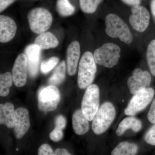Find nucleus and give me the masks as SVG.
Masks as SVG:
<instances>
[{"label": "nucleus", "mask_w": 155, "mask_h": 155, "mask_svg": "<svg viewBox=\"0 0 155 155\" xmlns=\"http://www.w3.org/2000/svg\"><path fill=\"white\" fill-rule=\"evenodd\" d=\"M106 32L113 38H118L121 41L130 44L133 37L129 27L120 17L116 14H108L105 18Z\"/></svg>", "instance_id": "1"}, {"label": "nucleus", "mask_w": 155, "mask_h": 155, "mask_svg": "<svg viewBox=\"0 0 155 155\" xmlns=\"http://www.w3.org/2000/svg\"><path fill=\"white\" fill-rule=\"evenodd\" d=\"M96 63L93 54L89 51L84 53L78 66L77 82L79 88L83 89L91 85L97 72Z\"/></svg>", "instance_id": "2"}, {"label": "nucleus", "mask_w": 155, "mask_h": 155, "mask_svg": "<svg viewBox=\"0 0 155 155\" xmlns=\"http://www.w3.org/2000/svg\"><path fill=\"white\" fill-rule=\"evenodd\" d=\"M116 111L112 103H104L93 119L92 128L96 134L100 135L110 127L116 117Z\"/></svg>", "instance_id": "3"}, {"label": "nucleus", "mask_w": 155, "mask_h": 155, "mask_svg": "<svg viewBox=\"0 0 155 155\" xmlns=\"http://www.w3.org/2000/svg\"><path fill=\"white\" fill-rule=\"evenodd\" d=\"M120 52L119 46L113 43H107L97 49L93 55L97 64L111 68L118 64Z\"/></svg>", "instance_id": "4"}, {"label": "nucleus", "mask_w": 155, "mask_h": 155, "mask_svg": "<svg viewBox=\"0 0 155 155\" xmlns=\"http://www.w3.org/2000/svg\"><path fill=\"white\" fill-rule=\"evenodd\" d=\"M29 26L32 32L41 34L50 28L53 22L51 14L46 9L38 8L32 9L28 14Z\"/></svg>", "instance_id": "5"}, {"label": "nucleus", "mask_w": 155, "mask_h": 155, "mask_svg": "<svg viewBox=\"0 0 155 155\" xmlns=\"http://www.w3.org/2000/svg\"><path fill=\"white\" fill-rule=\"evenodd\" d=\"M99 104V88L96 84H91L87 88L81 102V111L88 121L93 120Z\"/></svg>", "instance_id": "6"}, {"label": "nucleus", "mask_w": 155, "mask_h": 155, "mask_svg": "<svg viewBox=\"0 0 155 155\" xmlns=\"http://www.w3.org/2000/svg\"><path fill=\"white\" fill-rule=\"evenodd\" d=\"M154 93L153 89L148 87L134 94L124 111L125 115L134 116L143 110L151 101Z\"/></svg>", "instance_id": "7"}, {"label": "nucleus", "mask_w": 155, "mask_h": 155, "mask_svg": "<svg viewBox=\"0 0 155 155\" xmlns=\"http://www.w3.org/2000/svg\"><path fill=\"white\" fill-rule=\"evenodd\" d=\"M61 99L59 89L54 85H50L42 89L38 95V108L41 112L55 110Z\"/></svg>", "instance_id": "8"}, {"label": "nucleus", "mask_w": 155, "mask_h": 155, "mask_svg": "<svg viewBox=\"0 0 155 155\" xmlns=\"http://www.w3.org/2000/svg\"><path fill=\"white\" fill-rule=\"evenodd\" d=\"M132 14L129 17V22L134 30L140 32H144L149 25L150 14L143 6H134L131 8Z\"/></svg>", "instance_id": "9"}, {"label": "nucleus", "mask_w": 155, "mask_h": 155, "mask_svg": "<svg viewBox=\"0 0 155 155\" xmlns=\"http://www.w3.org/2000/svg\"><path fill=\"white\" fill-rule=\"evenodd\" d=\"M151 76L149 72L137 68L134 70L132 76L128 78L127 84L130 93L135 94L142 89L150 86L151 82Z\"/></svg>", "instance_id": "10"}, {"label": "nucleus", "mask_w": 155, "mask_h": 155, "mask_svg": "<svg viewBox=\"0 0 155 155\" xmlns=\"http://www.w3.org/2000/svg\"><path fill=\"white\" fill-rule=\"evenodd\" d=\"M27 58L25 54H21L15 60L12 68V77L14 84L22 87L27 81Z\"/></svg>", "instance_id": "11"}, {"label": "nucleus", "mask_w": 155, "mask_h": 155, "mask_svg": "<svg viewBox=\"0 0 155 155\" xmlns=\"http://www.w3.org/2000/svg\"><path fill=\"white\" fill-rule=\"evenodd\" d=\"M29 113L25 108H18L15 111L14 134L17 139L23 137L30 127Z\"/></svg>", "instance_id": "12"}, {"label": "nucleus", "mask_w": 155, "mask_h": 155, "mask_svg": "<svg viewBox=\"0 0 155 155\" xmlns=\"http://www.w3.org/2000/svg\"><path fill=\"white\" fill-rule=\"evenodd\" d=\"M41 50L39 47L35 44L29 45L25 48V54L27 58V69L31 77H35L38 72Z\"/></svg>", "instance_id": "13"}, {"label": "nucleus", "mask_w": 155, "mask_h": 155, "mask_svg": "<svg viewBox=\"0 0 155 155\" xmlns=\"http://www.w3.org/2000/svg\"><path fill=\"white\" fill-rule=\"evenodd\" d=\"M17 30L16 22L11 17L1 15L0 16V41L7 43L12 39Z\"/></svg>", "instance_id": "14"}, {"label": "nucleus", "mask_w": 155, "mask_h": 155, "mask_svg": "<svg viewBox=\"0 0 155 155\" xmlns=\"http://www.w3.org/2000/svg\"><path fill=\"white\" fill-rule=\"evenodd\" d=\"M80 56V44L76 41L72 42L67 50V73L70 76L74 75L76 73Z\"/></svg>", "instance_id": "15"}, {"label": "nucleus", "mask_w": 155, "mask_h": 155, "mask_svg": "<svg viewBox=\"0 0 155 155\" xmlns=\"http://www.w3.org/2000/svg\"><path fill=\"white\" fill-rule=\"evenodd\" d=\"M15 121V111L11 103L0 104V124L9 128L14 127Z\"/></svg>", "instance_id": "16"}, {"label": "nucleus", "mask_w": 155, "mask_h": 155, "mask_svg": "<svg viewBox=\"0 0 155 155\" xmlns=\"http://www.w3.org/2000/svg\"><path fill=\"white\" fill-rule=\"evenodd\" d=\"M72 123L73 130L77 135H83L89 130L88 120L81 110H78L74 112L72 116Z\"/></svg>", "instance_id": "17"}, {"label": "nucleus", "mask_w": 155, "mask_h": 155, "mask_svg": "<svg viewBox=\"0 0 155 155\" xmlns=\"http://www.w3.org/2000/svg\"><path fill=\"white\" fill-rule=\"evenodd\" d=\"M142 127V124L139 119L133 116H130L125 118L120 122L116 130V134L121 136L128 129H131L134 132L137 133L141 130Z\"/></svg>", "instance_id": "18"}, {"label": "nucleus", "mask_w": 155, "mask_h": 155, "mask_svg": "<svg viewBox=\"0 0 155 155\" xmlns=\"http://www.w3.org/2000/svg\"><path fill=\"white\" fill-rule=\"evenodd\" d=\"M34 44L38 46L41 49L45 50L57 47L59 41L52 33L44 32L37 36L35 40Z\"/></svg>", "instance_id": "19"}, {"label": "nucleus", "mask_w": 155, "mask_h": 155, "mask_svg": "<svg viewBox=\"0 0 155 155\" xmlns=\"http://www.w3.org/2000/svg\"><path fill=\"white\" fill-rule=\"evenodd\" d=\"M138 147L136 144L127 142L119 143L111 152L112 155H134L137 154Z\"/></svg>", "instance_id": "20"}, {"label": "nucleus", "mask_w": 155, "mask_h": 155, "mask_svg": "<svg viewBox=\"0 0 155 155\" xmlns=\"http://www.w3.org/2000/svg\"><path fill=\"white\" fill-rule=\"evenodd\" d=\"M66 72V63L65 61H63L56 67L53 75L48 80L49 84L50 85L56 86L61 84L65 79Z\"/></svg>", "instance_id": "21"}, {"label": "nucleus", "mask_w": 155, "mask_h": 155, "mask_svg": "<svg viewBox=\"0 0 155 155\" xmlns=\"http://www.w3.org/2000/svg\"><path fill=\"white\" fill-rule=\"evenodd\" d=\"M13 77L11 72H7L0 75V96L5 97L9 94V88L13 84Z\"/></svg>", "instance_id": "22"}, {"label": "nucleus", "mask_w": 155, "mask_h": 155, "mask_svg": "<svg viewBox=\"0 0 155 155\" xmlns=\"http://www.w3.org/2000/svg\"><path fill=\"white\" fill-rule=\"evenodd\" d=\"M56 9L58 14L63 17H68L74 14L75 8L69 0H57Z\"/></svg>", "instance_id": "23"}, {"label": "nucleus", "mask_w": 155, "mask_h": 155, "mask_svg": "<svg viewBox=\"0 0 155 155\" xmlns=\"http://www.w3.org/2000/svg\"><path fill=\"white\" fill-rule=\"evenodd\" d=\"M146 58L150 71L155 77V39L152 40L148 45Z\"/></svg>", "instance_id": "24"}, {"label": "nucleus", "mask_w": 155, "mask_h": 155, "mask_svg": "<svg viewBox=\"0 0 155 155\" xmlns=\"http://www.w3.org/2000/svg\"><path fill=\"white\" fill-rule=\"evenodd\" d=\"M103 0H79L81 11L86 14H93Z\"/></svg>", "instance_id": "25"}, {"label": "nucleus", "mask_w": 155, "mask_h": 155, "mask_svg": "<svg viewBox=\"0 0 155 155\" xmlns=\"http://www.w3.org/2000/svg\"><path fill=\"white\" fill-rule=\"evenodd\" d=\"M59 61V58L55 57H51L42 61L41 65L42 73L47 74L58 65Z\"/></svg>", "instance_id": "26"}, {"label": "nucleus", "mask_w": 155, "mask_h": 155, "mask_svg": "<svg viewBox=\"0 0 155 155\" xmlns=\"http://www.w3.org/2000/svg\"><path fill=\"white\" fill-rule=\"evenodd\" d=\"M144 140L148 144L155 146V124L146 133Z\"/></svg>", "instance_id": "27"}, {"label": "nucleus", "mask_w": 155, "mask_h": 155, "mask_svg": "<svg viewBox=\"0 0 155 155\" xmlns=\"http://www.w3.org/2000/svg\"><path fill=\"white\" fill-rule=\"evenodd\" d=\"M49 137L50 139L54 142L61 141L64 137L63 130L55 127L54 129L50 133Z\"/></svg>", "instance_id": "28"}, {"label": "nucleus", "mask_w": 155, "mask_h": 155, "mask_svg": "<svg viewBox=\"0 0 155 155\" xmlns=\"http://www.w3.org/2000/svg\"><path fill=\"white\" fill-rule=\"evenodd\" d=\"M67 119L63 115H59L55 120V127L63 130L67 125Z\"/></svg>", "instance_id": "29"}, {"label": "nucleus", "mask_w": 155, "mask_h": 155, "mask_svg": "<svg viewBox=\"0 0 155 155\" xmlns=\"http://www.w3.org/2000/svg\"><path fill=\"white\" fill-rule=\"evenodd\" d=\"M38 155H54V152L50 146L47 144L41 145L39 148Z\"/></svg>", "instance_id": "30"}, {"label": "nucleus", "mask_w": 155, "mask_h": 155, "mask_svg": "<svg viewBox=\"0 0 155 155\" xmlns=\"http://www.w3.org/2000/svg\"><path fill=\"white\" fill-rule=\"evenodd\" d=\"M147 118L150 122L155 124V98L153 101L148 113Z\"/></svg>", "instance_id": "31"}, {"label": "nucleus", "mask_w": 155, "mask_h": 155, "mask_svg": "<svg viewBox=\"0 0 155 155\" xmlns=\"http://www.w3.org/2000/svg\"><path fill=\"white\" fill-rule=\"evenodd\" d=\"M15 0H0V12H2L14 2Z\"/></svg>", "instance_id": "32"}, {"label": "nucleus", "mask_w": 155, "mask_h": 155, "mask_svg": "<svg viewBox=\"0 0 155 155\" xmlns=\"http://www.w3.org/2000/svg\"><path fill=\"white\" fill-rule=\"evenodd\" d=\"M122 2L130 6L138 5L141 3V0H122Z\"/></svg>", "instance_id": "33"}, {"label": "nucleus", "mask_w": 155, "mask_h": 155, "mask_svg": "<svg viewBox=\"0 0 155 155\" xmlns=\"http://www.w3.org/2000/svg\"><path fill=\"white\" fill-rule=\"evenodd\" d=\"M70 153L66 149L62 148H58L54 152V155H70Z\"/></svg>", "instance_id": "34"}, {"label": "nucleus", "mask_w": 155, "mask_h": 155, "mask_svg": "<svg viewBox=\"0 0 155 155\" xmlns=\"http://www.w3.org/2000/svg\"><path fill=\"white\" fill-rule=\"evenodd\" d=\"M150 8L153 19L155 22V0H151Z\"/></svg>", "instance_id": "35"}]
</instances>
